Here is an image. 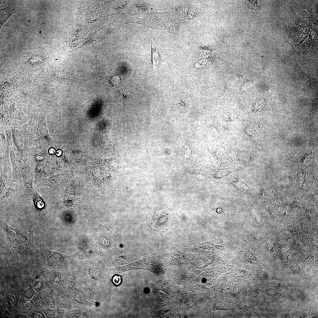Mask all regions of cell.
I'll return each instance as SVG.
<instances>
[{
    "instance_id": "obj_2",
    "label": "cell",
    "mask_w": 318,
    "mask_h": 318,
    "mask_svg": "<svg viewBox=\"0 0 318 318\" xmlns=\"http://www.w3.org/2000/svg\"><path fill=\"white\" fill-rule=\"evenodd\" d=\"M175 218L172 210L158 203L149 207L146 215L147 224L157 231H166L172 226Z\"/></svg>"
},
{
    "instance_id": "obj_7",
    "label": "cell",
    "mask_w": 318,
    "mask_h": 318,
    "mask_svg": "<svg viewBox=\"0 0 318 318\" xmlns=\"http://www.w3.org/2000/svg\"><path fill=\"white\" fill-rule=\"evenodd\" d=\"M201 8L200 5H194L191 3L188 13L187 19H194L201 14L202 13Z\"/></svg>"
},
{
    "instance_id": "obj_6",
    "label": "cell",
    "mask_w": 318,
    "mask_h": 318,
    "mask_svg": "<svg viewBox=\"0 0 318 318\" xmlns=\"http://www.w3.org/2000/svg\"><path fill=\"white\" fill-rule=\"evenodd\" d=\"M152 64L153 69L156 70L160 62V54L158 49L153 42H152Z\"/></svg>"
},
{
    "instance_id": "obj_9",
    "label": "cell",
    "mask_w": 318,
    "mask_h": 318,
    "mask_svg": "<svg viewBox=\"0 0 318 318\" xmlns=\"http://www.w3.org/2000/svg\"><path fill=\"white\" fill-rule=\"evenodd\" d=\"M34 207L36 213L39 214L45 207V204L43 200L39 196L34 197Z\"/></svg>"
},
{
    "instance_id": "obj_5",
    "label": "cell",
    "mask_w": 318,
    "mask_h": 318,
    "mask_svg": "<svg viewBox=\"0 0 318 318\" xmlns=\"http://www.w3.org/2000/svg\"><path fill=\"white\" fill-rule=\"evenodd\" d=\"M17 10V8L15 6H1L0 28L11 15L13 14L16 13Z\"/></svg>"
},
{
    "instance_id": "obj_4",
    "label": "cell",
    "mask_w": 318,
    "mask_h": 318,
    "mask_svg": "<svg viewBox=\"0 0 318 318\" xmlns=\"http://www.w3.org/2000/svg\"><path fill=\"white\" fill-rule=\"evenodd\" d=\"M191 3L183 2L172 8V12L179 19H187V14Z\"/></svg>"
},
{
    "instance_id": "obj_8",
    "label": "cell",
    "mask_w": 318,
    "mask_h": 318,
    "mask_svg": "<svg viewBox=\"0 0 318 318\" xmlns=\"http://www.w3.org/2000/svg\"><path fill=\"white\" fill-rule=\"evenodd\" d=\"M119 91L116 95L117 96L115 97V102L118 104H119L120 105L121 104H125L127 102L130 97L129 92L126 90L123 91L122 90Z\"/></svg>"
},
{
    "instance_id": "obj_3",
    "label": "cell",
    "mask_w": 318,
    "mask_h": 318,
    "mask_svg": "<svg viewBox=\"0 0 318 318\" xmlns=\"http://www.w3.org/2000/svg\"><path fill=\"white\" fill-rule=\"evenodd\" d=\"M94 236L97 242L103 248H110L116 244L115 236L106 227L101 224L96 228Z\"/></svg>"
},
{
    "instance_id": "obj_1",
    "label": "cell",
    "mask_w": 318,
    "mask_h": 318,
    "mask_svg": "<svg viewBox=\"0 0 318 318\" xmlns=\"http://www.w3.org/2000/svg\"><path fill=\"white\" fill-rule=\"evenodd\" d=\"M0 226L10 248L18 260L25 262L31 255L38 253L33 245V231L18 230L9 226L2 220H0Z\"/></svg>"
}]
</instances>
